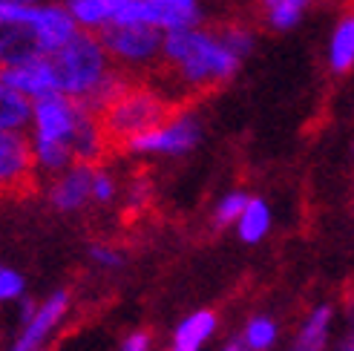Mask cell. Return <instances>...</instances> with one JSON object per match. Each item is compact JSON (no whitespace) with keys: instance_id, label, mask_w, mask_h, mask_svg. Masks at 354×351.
<instances>
[{"instance_id":"cell-1","label":"cell","mask_w":354,"mask_h":351,"mask_svg":"<svg viewBox=\"0 0 354 351\" xmlns=\"http://www.w3.org/2000/svg\"><path fill=\"white\" fill-rule=\"evenodd\" d=\"M239 58L227 49L214 29L190 26L165 32L162 38V58L158 66L165 75L185 93H207L227 84L236 69Z\"/></svg>"},{"instance_id":"cell-2","label":"cell","mask_w":354,"mask_h":351,"mask_svg":"<svg viewBox=\"0 0 354 351\" xmlns=\"http://www.w3.org/2000/svg\"><path fill=\"white\" fill-rule=\"evenodd\" d=\"M90 110L84 104L66 98V95H46L32 101L29 110V144H32V159L35 173L44 176H58L73 159V142L75 133L84 124Z\"/></svg>"},{"instance_id":"cell-3","label":"cell","mask_w":354,"mask_h":351,"mask_svg":"<svg viewBox=\"0 0 354 351\" xmlns=\"http://www.w3.org/2000/svg\"><path fill=\"white\" fill-rule=\"evenodd\" d=\"M46 58L52 66V78H55V93L78 104L90 101L98 86L115 73L98 35L81 32V29L73 41L64 44L58 52H52Z\"/></svg>"},{"instance_id":"cell-4","label":"cell","mask_w":354,"mask_h":351,"mask_svg":"<svg viewBox=\"0 0 354 351\" xmlns=\"http://www.w3.org/2000/svg\"><path fill=\"white\" fill-rule=\"evenodd\" d=\"M173 113L170 98L145 84H127L124 90L98 113V124L107 135V142H130L133 135L145 133Z\"/></svg>"},{"instance_id":"cell-5","label":"cell","mask_w":354,"mask_h":351,"mask_svg":"<svg viewBox=\"0 0 354 351\" xmlns=\"http://www.w3.org/2000/svg\"><path fill=\"white\" fill-rule=\"evenodd\" d=\"M162 38L165 32L145 23H113L98 32V41L110 64L121 73L156 69L158 58H162Z\"/></svg>"},{"instance_id":"cell-6","label":"cell","mask_w":354,"mask_h":351,"mask_svg":"<svg viewBox=\"0 0 354 351\" xmlns=\"http://www.w3.org/2000/svg\"><path fill=\"white\" fill-rule=\"evenodd\" d=\"M199 138H202V121L193 113L173 110L162 124L133 135L130 142H124V147L136 155H185L199 144Z\"/></svg>"},{"instance_id":"cell-7","label":"cell","mask_w":354,"mask_h":351,"mask_svg":"<svg viewBox=\"0 0 354 351\" xmlns=\"http://www.w3.org/2000/svg\"><path fill=\"white\" fill-rule=\"evenodd\" d=\"M115 23H145L158 32L190 29L202 23V0H127Z\"/></svg>"},{"instance_id":"cell-8","label":"cell","mask_w":354,"mask_h":351,"mask_svg":"<svg viewBox=\"0 0 354 351\" xmlns=\"http://www.w3.org/2000/svg\"><path fill=\"white\" fill-rule=\"evenodd\" d=\"M29 9L32 6H0V69L41 55Z\"/></svg>"},{"instance_id":"cell-9","label":"cell","mask_w":354,"mask_h":351,"mask_svg":"<svg viewBox=\"0 0 354 351\" xmlns=\"http://www.w3.org/2000/svg\"><path fill=\"white\" fill-rule=\"evenodd\" d=\"M35 159L26 130L0 133V193H21L35 182Z\"/></svg>"},{"instance_id":"cell-10","label":"cell","mask_w":354,"mask_h":351,"mask_svg":"<svg viewBox=\"0 0 354 351\" xmlns=\"http://www.w3.org/2000/svg\"><path fill=\"white\" fill-rule=\"evenodd\" d=\"M69 303H73L69 291L49 294L44 303H38V308H35L32 317L26 323H21V334L15 337L9 351H41V348H46L49 337L55 334V328L64 323L66 311H69Z\"/></svg>"},{"instance_id":"cell-11","label":"cell","mask_w":354,"mask_h":351,"mask_svg":"<svg viewBox=\"0 0 354 351\" xmlns=\"http://www.w3.org/2000/svg\"><path fill=\"white\" fill-rule=\"evenodd\" d=\"M29 21L35 29V38H38L41 55H52V52H58L64 44H69L78 35V26L64 3L44 0V3L29 9Z\"/></svg>"},{"instance_id":"cell-12","label":"cell","mask_w":354,"mask_h":351,"mask_svg":"<svg viewBox=\"0 0 354 351\" xmlns=\"http://www.w3.org/2000/svg\"><path fill=\"white\" fill-rule=\"evenodd\" d=\"M93 170L95 164H69L58 176H52L49 184V202L61 214H75L93 202L90 187H93Z\"/></svg>"},{"instance_id":"cell-13","label":"cell","mask_w":354,"mask_h":351,"mask_svg":"<svg viewBox=\"0 0 354 351\" xmlns=\"http://www.w3.org/2000/svg\"><path fill=\"white\" fill-rule=\"evenodd\" d=\"M0 81L26 101H38L46 95H55V78H52V66L46 55H35L24 64H15L9 69H0Z\"/></svg>"},{"instance_id":"cell-14","label":"cell","mask_w":354,"mask_h":351,"mask_svg":"<svg viewBox=\"0 0 354 351\" xmlns=\"http://www.w3.org/2000/svg\"><path fill=\"white\" fill-rule=\"evenodd\" d=\"M127 0H66V12L73 15V21L81 32H93L98 35L101 29H107L115 23V17L121 6Z\"/></svg>"},{"instance_id":"cell-15","label":"cell","mask_w":354,"mask_h":351,"mask_svg":"<svg viewBox=\"0 0 354 351\" xmlns=\"http://www.w3.org/2000/svg\"><path fill=\"white\" fill-rule=\"evenodd\" d=\"M331 325H334V308L331 305H317L311 314L303 320L299 331L294 334L288 351H326L328 337H331Z\"/></svg>"},{"instance_id":"cell-16","label":"cell","mask_w":354,"mask_h":351,"mask_svg":"<svg viewBox=\"0 0 354 351\" xmlns=\"http://www.w3.org/2000/svg\"><path fill=\"white\" fill-rule=\"evenodd\" d=\"M216 331V314L214 311H193L190 317H185L173 331V340L167 351H202V345L214 337Z\"/></svg>"},{"instance_id":"cell-17","label":"cell","mask_w":354,"mask_h":351,"mask_svg":"<svg viewBox=\"0 0 354 351\" xmlns=\"http://www.w3.org/2000/svg\"><path fill=\"white\" fill-rule=\"evenodd\" d=\"M234 227H236V234H239L242 242H248V245L262 242L271 231V207H268V202L257 199V196L254 199L248 196V202L242 207L239 219L234 222Z\"/></svg>"},{"instance_id":"cell-18","label":"cell","mask_w":354,"mask_h":351,"mask_svg":"<svg viewBox=\"0 0 354 351\" xmlns=\"http://www.w3.org/2000/svg\"><path fill=\"white\" fill-rule=\"evenodd\" d=\"M354 64V17L346 15L340 17V23L334 26L331 41H328V66L331 73L346 75Z\"/></svg>"},{"instance_id":"cell-19","label":"cell","mask_w":354,"mask_h":351,"mask_svg":"<svg viewBox=\"0 0 354 351\" xmlns=\"http://www.w3.org/2000/svg\"><path fill=\"white\" fill-rule=\"evenodd\" d=\"M311 0H257L262 21L268 23V29L288 32L299 23V17L306 15Z\"/></svg>"},{"instance_id":"cell-20","label":"cell","mask_w":354,"mask_h":351,"mask_svg":"<svg viewBox=\"0 0 354 351\" xmlns=\"http://www.w3.org/2000/svg\"><path fill=\"white\" fill-rule=\"evenodd\" d=\"M32 101L17 95L12 86L0 81V133L3 130H26L29 127Z\"/></svg>"},{"instance_id":"cell-21","label":"cell","mask_w":354,"mask_h":351,"mask_svg":"<svg viewBox=\"0 0 354 351\" xmlns=\"http://www.w3.org/2000/svg\"><path fill=\"white\" fill-rule=\"evenodd\" d=\"M277 337H279V325L271 317H265V314H257V317H251L245 323L242 345L248 351H271Z\"/></svg>"},{"instance_id":"cell-22","label":"cell","mask_w":354,"mask_h":351,"mask_svg":"<svg viewBox=\"0 0 354 351\" xmlns=\"http://www.w3.org/2000/svg\"><path fill=\"white\" fill-rule=\"evenodd\" d=\"M214 32L219 35V41L231 49L239 61L254 49V29L248 23H242V21H225L219 26H214Z\"/></svg>"},{"instance_id":"cell-23","label":"cell","mask_w":354,"mask_h":351,"mask_svg":"<svg viewBox=\"0 0 354 351\" xmlns=\"http://www.w3.org/2000/svg\"><path fill=\"white\" fill-rule=\"evenodd\" d=\"M245 202H248V196H245L242 190L225 193V196L219 199V205L214 207V225H216V227H231V225L239 219Z\"/></svg>"},{"instance_id":"cell-24","label":"cell","mask_w":354,"mask_h":351,"mask_svg":"<svg viewBox=\"0 0 354 351\" xmlns=\"http://www.w3.org/2000/svg\"><path fill=\"white\" fill-rule=\"evenodd\" d=\"M90 196H93L95 205H113L118 199V182H115V176L107 173V170H101V167H95L93 170Z\"/></svg>"},{"instance_id":"cell-25","label":"cell","mask_w":354,"mask_h":351,"mask_svg":"<svg viewBox=\"0 0 354 351\" xmlns=\"http://www.w3.org/2000/svg\"><path fill=\"white\" fill-rule=\"evenodd\" d=\"M26 296V283L15 268L0 262V303H17Z\"/></svg>"},{"instance_id":"cell-26","label":"cell","mask_w":354,"mask_h":351,"mask_svg":"<svg viewBox=\"0 0 354 351\" xmlns=\"http://www.w3.org/2000/svg\"><path fill=\"white\" fill-rule=\"evenodd\" d=\"M90 259L95 262V265L101 268H121L124 265V256L118 248H113V245H104V242H95L90 248Z\"/></svg>"},{"instance_id":"cell-27","label":"cell","mask_w":354,"mask_h":351,"mask_svg":"<svg viewBox=\"0 0 354 351\" xmlns=\"http://www.w3.org/2000/svg\"><path fill=\"white\" fill-rule=\"evenodd\" d=\"M150 345H153V340L147 331H133V334L121 343L118 351H150Z\"/></svg>"},{"instance_id":"cell-28","label":"cell","mask_w":354,"mask_h":351,"mask_svg":"<svg viewBox=\"0 0 354 351\" xmlns=\"http://www.w3.org/2000/svg\"><path fill=\"white\" fill-rule=\"evenodd\" d=\"M130 199H133V205H141V202H145V199H147V187L136 182V184L130 187Z\"/></svg>"},{"instance_id":"cell-29","label":"cell","mask_w":354,"mask_h":351,"mask_svg":"<svg viewBox=\"0 0 354 351\" xmlns=\"http://www.w3.org/2000/svg\"><path fill=\"white\" fill-rule=\"evenodd\" d=\"M44 0H0V6H38Z\"/></svg>"},{"instance_id":"cell-30","label":"cell","mask_w":354,"mask_h":351,"mask_svg":"<svg viewBox=\"0 0 354 351\" xmlns=\"http://www.w3.org/2000/svg\"><path fill=\"white\" fill-rule=\"evenodd\" d=\"M334 351H354V340H351V334H346L340 343H337V348Z\"/></svg>"},{"instance_id":"cell-31","label":"cell","mask_w":354,"mask_h":351,"mask_svg":"<svg viewBox=\"0 0 354 351\" xmlns=\"http://www.w3.org/2000/svg\"><path fill=\"white\" fill-rule=\"evenodd\" d=\"M222 351H248V348L242 345V340H231V343L222 345Z\"/></svg>"},{"instance_id":"cell-32","label":"cell","mask_w":354,"mask_h":351,"mask_svg":"<svg viewBox=\"0 0 354 351\" xmlns=\"http://www.w3.org/2000/svg\"><path fill=\"white\" fill-rule=\"evenodd\" d=\"M41 351H49V348H41Z\"/></svg>"}]
</instances>
